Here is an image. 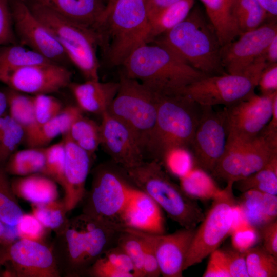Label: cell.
Instances as JSON below:
<instances>
[{
	"label": "cell",
	"mask_w": 277,
	"mask_h": 277,
	"mask_svg": "<svg viewBox=\"0 0 277 277\" xmlns=\"http://www.w3.org/2000/svg\"><path fill=\"white\" fill-rule=\"evenodd\" d=\"M226 186L212 200V205L197 229L188 251L184 270L199 264L218 249L232 229L235 219L236 201L233 187Z\"/></svg>",
	"instance_id": "10"
},
{
	"label": "cell",
	"mask_w": 277,
	"mask_h": 277,
	"mask_svg": "<svg viewBox=\"0 0 277 277\" xmlns=\"http://www.w3.org/2000/svg\"><path fill=\"white\" fill-rule=\"evenodd\" d=\"M49 63L54 62L18 43L0 46V69H15Z\"/></svg>",
	"instance_id": "34"
},
{
	"label": "cell",
	"mask_w": 277,
	"mask_h": 277,
	"mask_svg": "<svg viewBox=\"0 0 277 277\" xmlns=\"http://www.w3.org/2000/svg\"><path fill=\"white\" fill-rule=\"evenodd\" d=\"M276 156L277 130L266 125L256 136L247 142L240 180L260 170Z\"/></svg>",
	"instance_id": "24"
},
{
	"label": "cell",
	"mask_w": 277,
	"mask_h": 277,
	"mask_svg": "<svg viewBox=\"0 0 277 277\" xmlns=\"http://www.w3.org/2000/svg\"><path fill=\"white\" fill-rule=\"evenodd\" d=\"M230 1H231V3H232L233 0H230Z\"/></svg>",
	"instance_id": "60"
},
{
	"label": "cell",
	"mask_w": 277,
	"mask_h": 277,
	"mask_svg": "<svg viewBox=\"0 0 277 277\" xmlns=\"http://www.w3.org/2000/svg\"><path fill=\"white\" fill-rule=\"evenodd\" d=\"M222 250L230 277H248L245 251L235 248Z\"/></svg>",
	"instance_id": "49"
},
{
	"label": "cell",
	"mask_w": 277,
	"mask_h": 277,
	"mask_svg": "<svg viewBox=\"0 0 277 277\" xmlns=\"http://www.w3.org/2000/svg\"><path fill=\"white\" fill-rule=\"evenodd\" d=\"M10 182L16 196L32 204H43L58 199L56 183L42 173L18 176Z\"/></svg>",
	"instance_id": "25"
},
{
	"label": "cell",
	"mask_w": 277,
	"mask_h": 277,
	"mask_svg": "<svg viewBox=\"0 0 277 277\" xmlns=\"http://www.w3.org/2000/svg\"><path fill=\"white\" fill-rule=\"evenodd\" d=\"M4 164L0 163V221L5 227H16L24 214L14 193Z\"/></svg>",
	"instance_id": "33"
},
{
	"label": "cell",
	"mask_w": 277,
	"mask_h": 277,
	"mask_svg": "<svg viewBox=\"0 0 277 277\" xmlns=\"http://www.w3.org/2000/svg\"><path fill=\"white\" fill-rule=\"evenodd\" d=\"M133 230L142 238L143 241L144 253L142 269L144 277L160 276V268L152 245L140 233L138 230Z\"/></svg>",
	"instance_id": "50"
},
{
	"label": "cell",
	"mask_w": 277,
	"mask_h": 277,
	"mask_svg": "<svg viewBox=\"0 0 277 277\" xmlns=\"http://www.w3.org/2000/svg\"><path fill=\"white\" fill-rule=\"evenodd\" d=\"M153 41L167 46L194 68L208 76L226 73L222 65V46L215 31L197 8Z\"/></svg>",
	"instance_id": "4"
},
{
	"label": "cell",
	"mask_w": 277,
	"mask_h": 277,
	"mask_svg": "<svg viewBox=\"0 0 277 277\" xmlns=\"http://www.w3.org/2000/svg\"><path fill=\"white\" fill-rule=\"evenodd\" d=\"M45 164L43 147H29L16 151L7 160L4 168L7 173L16 176L42 173Z\"/></svg>",
	"instance_id": "30"
},
{
	"label": "cell",
	"mask_w": 277,
	"mask_h": 277,
	"mask_svg": "<svg viewBox=\"0 0 277 277\" xmlns=\"http://www.w3.org/2000/svg\"><path fill=\"white\" fill-rule=\"evenodd\" d=\"M92 30L107 63L122 66L135 49L148 43L146 1L108 0Z\"/></svg>",
	"instance_id": "2"
},
{
	"label": "cell",
	"mask_w": 277,
	"mask_h": 277,
	"mask_svg": "<svg viewBox=\"0 0 277 277\" xmlns=\"http://www.w3.org/2000/svg\"><path fill=\"white\" fill-rule=\"evenodd\" d=\"M268 16L276 17L277 0H257Z\"/></svg>",
	"instance_id": "57"
},
{
	"label": "cell",
	"mask_w": 277,
	"mask_h": 277,
	"mask_svg": "<svg viewBox=\"0 0 277 277\" xmlns=\"http://www.w3.org/2000/svg\"><path fill=\"white\" fill-rule=\"evenodd\" d=\"M71 77L65 66L55 63L0 69L1 82L15 91L33 95L58 92L69 86Z\"/></svg>",
	"instance_id": "15"
},
{
	"label": "cell",
	"mask_w": 277,
	"mask_h": 277,
	"mask_svg": "<svg viewBox=\"0 0 277 277\" xmlns=\"http://www.w3.org/2000/svg\"><path fill=\"white\" fill-rule=\"evenodd\" d=\"M66 135L91 156L101 145L100 125L83 115L75 122Z\"/></svg>",
	"instance_id": "36"
},
{
	"label": "cell",
	"mask_w": 277,
	"mask_h": 277,
	"mask_svg": "<svg viewBox=\"0 0 277 277\" xmlns=\"http://www.w3.org/2000/svg\"><path fill=\"white\" fill-rule=\"evenodd\" d=\"M134 188L125 171L102 165L94 170L90 190L82 202V213L122 231L121 216Z\"/></svg>",
	"instance_id": "8"
},
{
	"label": "cell",
	"mask_w": 277,
	"mask_h": 277,
	"mask_svg": "<svg viewBox=\"0 0 277 277\" xmlns=\"http://www.w3.org/2000/svg\"><path fill=\"white\" fill-rule=\"evenodd\" d=\"M18 236L43 243L46 228L33 214L24 213L16 226Z\"/></svg>",
	"instance_id": "46"
},
{
	"label": "cell",
	"mask_w": 277,
	"mask_h": 277,
	"mask_svg": "<svg viewBox=\"0 0 277 277\" xmlns=\"http://www.w3.org/2000/svg\"><path fill=\"white\" fill-rule=\"evenodd\" d=\"M25 1L46 7L60 16L92 30L105 7L102 0Z\"/></svg>",
	"instance_id": "23"
},
{
	"label": "cell",
	"mask_w": 277,
	"mask_h": 277,
	"mask_svg": "<svg viewBox=\"0 0 277 277\" xmlns=\"http://www.w3.org/2000/svg\"><path fill=\"white\" fill-rule=\"evenodd\" d=\"M146 1V0H145Z\"/></svg>",
	"instance_id": "62"
},
{
	"label": "cell",
	"mask_w": 277,
	"mask_h": 277,
	"mask_svg": "<svg viewBox=\"0 0 277 277\" xmlns=\"http://www.w3.org/2000/svg\"><path fill=\"white\" fill-rule=\"evenodd\" d=\"M32 208L34 215L48 230L56 231L68 220L67 212L62 200L40 205L32 204Z\"/></svg>",
	"instance_id": "40"
},
{
	"label": "cell",
	"mask_w": 277,
	"mask_h": 277,
	"mask_svg": "<svg viewBox=\"0 0 277 277\" xmlns=\"http://www.w3.org/2000/svg\"><path fill=\"white\" fill-rule=\"evenodd\" d=\"M18 43L64 66L70 62L49 30L32 13L24 0H9Z\"/></svg>",
	"instance_id": "14"
},
{
	"label": "cell",
	"mask_w": 277,
	"mask_h": 277,
	"mask_svg": "<svg viewBox=\"0 0 277 277\" xmlns=\"http://www.w3.org/2000/svg\"><path fill=\"white\" fill-rule=\"evenodd\" d=\"M8 109V102L5 92L0 90V117L7 114Z\"/></svg>",
	"instance_id": "59"
},
{
	"label": "cell",
	"mask_w": 277,
	"mask_h": 277,
	"mask_svg": "<svg viewBox=\"0 0 277 277\" xmlns=\"http://www.w3.org/2000/svg\"><path fill=\"white\" fill-rule=\"evenodd\" d=\"M122 66L124 75L161 96L182 94L188 86L208 76L169 47L155 41L137 47Z\"/></svg>",
	"instance_id": "3"
},
{
	"label": "cell",
	"mask_w": 277,
	"mask_h": 277,
	"mask_svg": "<svg viewBox=\"0 0 277 277\" xmlns=\"http://www.w3.org/2000/svg\"><path fill=\"white\" fill-rule=\"evenodd\" d=\"M121 231L82 213L55 232L50 247L61 275L85 276L90 267L116 244Z\"/></svg>",
	"instance_id": "1"
},
{
	"label": "cell",
	"mask_w": 277,
	"mask_h": 277,
	"mask_svg": "<svg viewBox=\"0 0 277 277\" xmlns=\"http://www.w3.org/2000/svg\"><path fill=\"white\" fill-rule=\"evenodd\" d=\"M261 94H271L277 91V63L269 64L260 76L258 86Z\"/></svg>",
	"instance_id": "52"
},
{
	"label": "cell",
	"mask_w": 277,
	"mask_h": 277,
	"mask_svg": "<svg viewBox=\"0 0 277 277\" xmlns=\"http://www.w3.org/2000/svg\"><path fill=\"white\" fill-rule=\"evenodd\" d=\"M45 164L42 174L63 186L65 164V148L63 140L44 148Z\"/></svg>",
	"instance_id": "41"
},
{
	"label": "cell",
	"mask_w": 277,
	"mask_h": 277,
	"mask_svg": "<svg viewBox=\"0 0 277 277\" xmlns=\"http://www.w3.org/2000/svg\"><path fill=\"white\" fill-rule=\"evenodd\" d=\"M260 235L262 247L268 252L277 258V221L265 223L260 226Z\"/></svg>",
	"instance_id": "53"
},
{
	"label": "cell",
	"mask_w": 277,
	"mask_h": 277,
	"mask_svg": "<svg viewBox=\"0 0 277 277\" xmlns=\"http://www.w3.org/2000/svg\"><path fill=\"white\" fill-rule=\"evenodd\" d=\"M276 35L277 24L273 20L241 33L237 39L222 46L221 63L226 73H245Z\"/></svg>",
	"instance_id": "16"
},
{
	"label": "cell",
	"mask_w": 277,
	"mask_h": 277,
	"mask_svg": "<svg viewBox=\"0 0 277 277\" xmlns=\"http://www.w3.org/2000/svg\"><path fill=\"white\" fill-rule=\"evenodd\" d=\"M271 94L257 95L225 108L228 134L245 140L256 136L269 123L272 116L273 98Z\"/></svg>",
	"instance_id": "17"
},
{
	"label": "cell",
	"mask_w": 277,
	"mask_h": 277,
	"mask_svg": "<svg viewBox=\"0 0 277 277\" xmlns=\"http://www.w3.org/2000/svg\"><path fill=\"white\" fill-rule=\"evenodd\" d=\"M62 140L65 148V164L62 201L68 213L82 202L86 194V182L91 167L92 156L67 135L63 136Z\"/></svg>",
	"instance_id": "20"
},
{
	"label": "cell",
	"mask_w": 277,
	"mask_h": 277,
	"mask_svg": "<svg viewBox=\"0 0 277 277\" xmlns=\"http://www.w3.org/2000/svg\"><path fill=\"white\" fill-rule=\"evenodd\" d=\"M101 116V145L114 163L125 170L142 163L145 155L132 131L108 112Z\"/></svg>",
	"instance_id": "18"
},
{
	"label": "cell",
	"mask_w": 277,
	"mask_h": 277,
	"mask_svg": "<svg viewBox=\"0 0 277 277\" xmlns=\"http://www.w3.org/2000/svg\"><path fill=\"white\" fill-rule=\"evenodd\" d=\"M18 44L9 0H0V46Z\"/></svg>",
	"instance_id": "48"
},
{
	"label": "cell",
	"mask_w": 277,
	"mask_h": 277,
	"mask_svg": "<svg viewBox=\"0 0 277 277\" xmlns=\"http://www.w3.org/2000/svg\"><path fill=\"white\" fill-rule=\"evenodd\" d=\"M262 203L264 224L276 220V195L263 193Z\"/></svg>",
	"instance_id": "54"
},
{
	"label": "cell",
	"mask_w": 277,
	"mask_h": 277,
	"mask_svg": "<svg viewBox=\"0 0 277 277\" xmlns=\"http://www.w3.org/2000/svg\"><path fill=\"white\" fill-rule=\"evenodd\" d=\"M202 114L188 149L194 166L211 173L225 150L228 135L226 111L202 106Z\"/></svg>",
	"instance_id": "12"
},
{
	"label": "cell",
	"mask_w": 277,
	"mask_h": 277,
	"mask_svg": "<svg viewBox=\"0 0 277 277\" xmlns=\"http://www.w3.org/2000/svg\"><path fill=\"white\" fill-rule=\"evenodd\" d=\"M164 169L179 179L193 167V161L188 150L178 148L166 153L160 162Z\"/></svg>",
	"instance_id": "43"
},
{
	"label": "cell",
	"mask_w": 277,
	"mask_h": 277,
	"mask_svg": "<svg viewBox=\"0 0 277 277\" xmlns=\"http://www.w3.org/2000/svg\"><path fill=\"white\" fill-rule=\"evenodd\" d=\"M243 194L244 210L247 219L251 224L261 226L264 224L262 212L263 193L250 190Z\"/></svg>",
	"instance_id": "47"
},
{
	"label": "cell",
	"mask_w": 277,
	"mask_h": 277,
	"mask_svg": "<svg viewBox=\"0 0 277 277\" xmlns=\"http://www.w3.org/2000/svg\"><path fill=\"white\" fill-rule=\"evenodd\" d=\"M102 1H103V0H102Z\"/></svg>",
	"instance_id": "61"
},
{
	"label": "cell",
	"mask_w": 277,
	"mask_h": 277,
	"mask_svg": "<svg viewBox=\"0 0 277 277\" xmlns=\"http://www.w3.org/2000/svg\"><path fill=\"white\" fill-rule=\"evenodd\" d=\"M70 128L62 115L58 113L51 120L38 125L35 131L25 139L29 147H42L58 136L68 134Z\"/></svg>",
	"instance_id": "39"
},
{
	"label": "cell",
	"mask_w": 277,
	"mask_h": 277,
	"mask_svg": "<svg viewBox=\"0 0 277 277\" xmlns=\"http://www.w3.org/2000/svg\"><path fill=\"white\" fill-rule=\"evenodd\" d=\"M97 260L116 270L127 274L129 277H140L131 259L117 245L107 250Z\"/></svg>",
	"instance_id": "44"
},
{
	"label": "cell",
	"mask_w": 277,
	"mask_h": 277,
	"mask_svg": "<svg viewBox=\"0 0 277 277\" xmlns=\"http://www.w3.org/2000/svg\"><path fill=\"white\" fill-rule=\"evenodd\" d=\"M25 138L24 130L9 114L0 117V163L5 164Z\"/></svg>",
	"instance_id": "37"
},
{
	"label": "cell",
	"mask_w": 277,
	"mask_h": 277,
	"mask_svg": "<svg viewBox=\"0 0 277 277\" xmlns=\"http://www.w3.org/2000/svg\"><path fill=\"white\" fill-rule=\"evenodd\" d=\"M194 0H180L163 9L149 19L148 43L170 30L189 14Z\"/></svg>",
	"instance_id": "29"
},
{
	"label": "cell",
	"mask_w": 277,
	"mask_h": 277,
	"mask_svg": "<svg viewBox=\"0 0 277 277\" xmlns=\"http://www.w3.org/2000/svg\"><path fill=\"white\" fill-rule=\"evenodd\" d=\"M234 183L237 189L242 193L254 190L276 195L277 156L260 170Z\"/></svg>",
	"instance_id": "35"
},
{
	"label": "cell",
	"mask_w": 277,
	"mask_h": 277,
	"mask_svg": "<svg viewBox=\"0 0 277 277\" xmlns=\"http://www.w3.org/2000/svg\"><path fill=\"white\" fill-rule=\"evenodd\" d=\"M118 82H101L98 80H86L82 83L69 85L83 111L102 115L107 112L118 89Z\"/></svg>",
	"instance_id": "22"
},
{
	"label": "cell",
	"mask_w": 277,
	"mask_h": 277,
	"mask_svg": "<svg viewBox=\"0 0 277 277\" xmlns=\"http://www.w3.org/2000/svg\"><path fill=\"white\" fill-rule=\"evenodd\" d=\"M130 182L152 198L168 216L183 228L194 229L205 217L195 200L188 196L160 162L144 161L124 170Z\"/></svg>",
	"instance_id": "6"
},
{
	"label": "cell",
	"mask_w": 277,
	"mask_h": 277,
	"mask_svg": "<svg viewBox=\"0 0 277 277\" xmlns=\"http://www.w3.org/2000/svg\"><path fill=\"white\" fill-rule=\"evenodd\" d=\"M204 277H230L222 249H217L210 255Z\"/></svg>",
	"instance_id": "51"
},
{
	"label": "cell",
	"mask_w": 277,
	"mask_h": 277,
	"mask_svg": "<svg viewBox=\"0 0 277 277\" xmlns=\"http://www.w3.org/2000/svg\"><path fill=\"white\" fill-rule=\"evenodd\" d=\"M138 231L152 245L161 275L164 277H182L196 229L183 228L168 234Z\"/></svg>",
	"instance_id": "19"
},
{
	"label": "cell",
	"mask_w": 277,
	"mask_h": 277,
	"mask_svg": "<svg viewBox=\"0 0 277 277\" xmlns=\"http://www.w3.org/2000/svg\"><path fill=\"white\" fill-rule=\"evenodd\" d=\"M208 20L214 28L221 46L236 39L240 34L231 14L230 0H200Z\"/></svg>",
	"instance_id": "27"
},
{
	"label": "cell",
	"mask_w": 277,
	"mask_h": 277,
	"mask_svg": "<svg viewBox=\"0 0 277 277\" xmlns=\"http://www.w3.org/2000/svg\"><path fill=\"white\" fill-rule=\"evenodd\" d=\"M33 103L38 126L54 118L63 108L61 102L49 94L33 95Z\"/></svg>",
	"instance_id": "45"
},
{
	"label": "cell",
	"mask_w": 277,
	"mask_h": 277,
	"mask_svg": "<svg viewBox=\"0 0 277 277\" xmlns=\"http://www.w3.org/2000/svg\"><path fill=\"white\" fill-rule=\"evenodd\" d=\"M116 245L131 259L140 277H144L142 269L144 244L142 238L133 229L125 228L120 232Z\"/></svg>",
	"instance_id": "42"
},
{
	"label": "cell",
	"mask_w": 277,
	"mask_h": 277,
	"mask_svg": "<svg viewBox=\"0 0 277 277\" xmlns=\"http://www.w3.org/2000/svg\"><path fill=\"white\" fill-rule=\"evenodd\" d=\"M6 227L0 221V267L2 266V260L4 253L7 246L8 245L5 238Z\"/></svg>",
	"instance_id": "58"
},
{
	"label": "cell",
	"mask_w": 277,
	"mask_h": 277,
	"mask_svg": "<svg viewBox=\"0 0 277 277\" xmlns=\"http://www.w3.org/2000/svg\"><path fill=\"white\" fill-rule=\"evenodd\" d=\"M179 179L181 189L194 200H213L222 189L217 185L209 173L195 166Z\"/></svg>",
	"instance_id": "31"
},
{
	"label": "cell",
	"mask_w": 277,
	"mask_h": 277,
	"mask_svg": "<svg viewBox=\"0 0 277 277\" xmlns=\"http://www.w3.org/2000/svg\"><path fill=\"white\" fill-rule=\"evenodd\" d=\"M264 55L268 64L277 63V35L270 43Z\"/></svg>",
	"instance_id": "56"
},
{
	"label": "cell",
	"mask_w": 277,
	"mask_h": 277,
	"mask_svg": "<svg viewBox=\"0 0 277 277\" xmlns=\"http://www.w3.org/2000/svg\"><path fill=\"white\" fill-rule=\"evenodd\" d=\"M2 266L4 275L15 277H59L61 274L50 247L20 238L7 246Z\"/></svg>",
	"instance_id": "13"
},
{
	"label": "cell",
	"mask_w": 277,
	"mask_h": 277,
	"mask_svg": "<svg viewBox=\"0 0 277 277\" xmlns=\"http://www.w3.org/2000/svg\"><path fill=\"white\" fill-rule=\"evenodd\" d=\"M248 277H276L277 258L261 246L245 251Z\"/></svg>",
	"instance_id": "38"
},
{
	"label": "cell",
	"mask_w": 277,
	"mask_h": 277,
	"mask_svg": "<svg viewBox=\"0 0 277 277\" xmlns=\"http://www.w3.org/2000/svg\"><path fill=\"white\" fill-rule=\"evenodd\" d=\"M25 2L32 13L52 33L69 61L80 70L86 80H99L98 46L94 32L46 7Z\"/></svg>",
	"instance_id": "7"
},
{
	"label": "cell",
	"mask_w": 277,
	"mask_h": 277,
	"mask_svg": "<svg viewBox=\"0 0 277 277\" xmlns=\"http://www.w3.org/2000/svg\"><path fill=\"white\" fill-rule=\"evenodd\" d=\"M118 82L117 93L107 112L132 131L145 155L156 123L158 95L123 73Z\"/></svg>",
	"instance_id": "9"
},
{
	"label": "cell",
	"mask_w": 277,
	"mask_h": 277,
	"mask_svg": "<svg viewBox=\"0 0 277 277\" xmlns=\"http://www.w3.org/2000/svg\"><path fill=\"white\" fill-rule=\"evenodd\" d=\"M124 229L154 234L165 232L162 210L149 195L135 187L121 216Z\"/></svg>",
	"instance_id": "21"
},
{
	"label": "cell",
	"mask_w": 277,
	"mask_h": 277,
	"mask_svg": "<svg viewBox=\"0 0 277 277\" xmlns=\"http://www.w3.org/2000/svg\"><path fill=\"white\" fill-rule=\"evenodd\" d=\"M248 141L228 134L224 153L211 172V175L227 183L239 181L243 170Z\"/></svg>",
	"instance_id": "26"
},
{
	"label": "cell",
	"mask_w": 277,
	"mask_h": 277,
	"mask_svg": "<svg viewBox=\"0 0 277 277\" xmlns=\"http://www.w3.org/2000/svg\"><path fill=\"white\" fill-rule=\"evenodd\" d=\"M180 0H146L148 19H150L163 9Z\"/></svg>",
	"instance_id": "55"
},
{
	"label": "cell",
	"mask_w": 277,
	"mask_h": 277,
	"mask_svg": "<svg viewBox=\"0 0 277 277\" xmlns=\"http://www.w3.org/2000/svg\"><path fill=\"white\" fill-rule=\"evenodd\" d=\"M4 92L7 98L9 115L23 128L26 138L34 132L38 127L35 115L33 96H29L9 87Z\"/></svg>",
	"instance_id": "28"
},
{
	"label": "cell",
	"mask_w": 277,
	"mask_h": 277,
	"mask_svg": "<svg viewBox=\"0 0 277 277\" xmlns=\"http://www.w3.org/2000/svg\"><path fill=\"white\" fill-rule=\"evenodd\" d=\"M260 76L253 72L208 76L188 86L182 94L200 106L228 107L254 94Z\"/></svg>",
	"instance_id": "11"
},
{
	"label": "cell",
	"mask_w": 277,
	"mask_h": 277,
	"mask_svg": "<svg viewBox=\"0 0 277 277\" xmlns=\"http://www.w3.org/2000/svg\"><path fill=\"white\" fill-rule=\"evenodd\" d=\"M231 14L241 34L258 28L268 16L257 0H233Z\"/></svg>",
	"instance_id": "32"
},
{
	"label": "cell",
	"mask_w": 277,
	"mask_h": 277,
	"mask_svg": "<svg viewBox=\"0 0 277 277\" xmlns=\"http://www.w3.org/2000/svg\"><path fill=\"white\" fill-rule=\"evenodd\" d=\"M158 95L156 123L145 149L159 162L170 150H188L202 111L201 106L183 94Z\"/></svg>",
	"instance_id": "5"
}]
</instances>
